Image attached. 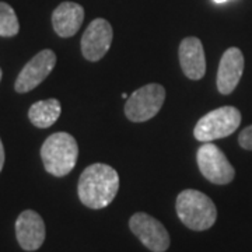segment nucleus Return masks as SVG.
<instances>
[{
	"mask_svg": "<svg viewBox=\"0 0 252 252\" xmlns=\"http://www.w3.org/2000/svg\"><path fill=\"white\" fill-rule=\"evenodd\" d=\"M241 124V112L235 107H220L198 121L193 129L195 139L209 143L234 133Z\"/></svg>",
	"mask_w": 252,
	"mask_h": 252,
	"instance_id": "20e7f679",
	"label": "nucleus"
},
{
	"mask_svg": "<svg viewBox=\"0 0 252 252\" xmlns=\"http://www.w3.org/2000/svg\"><path fill=\"white\" fill-rule=\"evenodd\" d=\"M177 215L189 230L206 231L217 220V209L213 200L196 189H185L177 196Z\"/></svg>",
	"mask_w": 252,
	"mask_h": 252,
	"instance_id": "f03ea898",
	"label": "nucleus"
},
{
	"mask_svg": "<svg viewBox=\"0 0 252 252\" xmlns=\"http://www.w3.org/2000/svg\"><path fill=\"white\" fill-rule=\"evenodd\" d=\"M20 23L14 9L7 3L0 1V36H14L17 35Z\"/></svg>",
	"mask_w": 252,
	"mask_h": 252,
	"instance_id": "2eb2a0df",
	"label": "nucleus"
},
{
	"mask_svg": "<svg viewBox=\"0 0 252 252\" xmlns=\"http://www.w3.org/2000/svg\"><path fill=\"white\" fill-rule=\"evenodd\" d=\"M112 38L114 32L108 21L104 18H95L81 36L83 56L90 62L102 59L111 48Z\"/></svg>",
	"mask_w": 252,
	"mask_h": 252,
	"instance_id": "1a4fd4ad",
	"label": "nucleus"
},
{
	"mask_svg": "<svg viewBox=\"0 0 252 252\" xmlns=\"http://www.w3.org/2000/svg\"><path fill=\"white\" fill-rule=\"evenodd\" d=\"M1 76H3V72H1V67H0V81H1Z\"/></svg>",
	"mask_w": 252,
	"mask_h": 252,
	"instance_id": "6ab92c4d",
	"label": "nucleus"
},
{
	"mask_svg": "<svg viewBox=\"0 0 252 252\" xmlns=\"http://www.w3.org/2000/svg\"><path fill=\"white\" fill-rule=\"evenodd\" d=\"M129 228L152 252H165L170 248V234L161 221L153 216L139 212L129 220Z\"/></svg>",
	"mask_w": 252,
	"mask_h": 252,
	"instance_id": "0eeeda50",
	"label": "nucleus"
},
{
	"mask_svg": "<svg viewBox=\"0 0 252 252\" xmlns=\"http://www.w3.org/2000/svg\"><path fill=\"white\" fill-rule=\"evenodd\" d=\"M216 3H224V1H227V0H215Z\"/></svg>",
	"mask_w": 252,
	"mask_h": 252,
	"instance_id": "a211bd4d",
	"label": "nucleus"
},
{
	"mask_svg": "<svg viewBox=\"0 0 252 252\" xmlns=\"http://www.w3.org/2000/svg\"><path fill=\"white\" fill-rule=\"evenodd\" d=\"M244 72V55L238 48H228L219 64L217 89L221 94L228 95L235 90Z\"/></svg>",
	"mask_w": 252,
	"mask_h": 252,
	"instance_id": "9b49d317",
	"label": "nucleus"
},
{
	"mask_svg": "<svg viewBox=\"0 0 252 252\" xmlns=\"http://www.w3.org/2000/svg\"><path fill=\"white\" fill-rule=\"evenodd\" d=\"M238 143L245 150H252V125L245 127L238 136Z\"/></svg>",
	"mask_w": 252,
	"mask_h": 252,
	"instance_id": "dca6fc26",
	"label": "nucleus"
},
{
	"mask_svg": "<svg viewBox=\"0 0 252 252\" xmlns=\"http://www.w3.org/2000/svg\"><path fill=\"white\" fill-rule=\"evenodd\" d=\"M199 170L209 182L216 185H227L234 180L235 170L225 154L212 142L203 143L196 154Z\"/></svg>",
	"mask_w": 252,
	"mask_h": 252,
	"instance_id": "423d86ee",
	"label": "nucleus"
},
{
	"mask_svg": "<svg viewBox=\"0 0 252 252\" xmlns=\"http://www.w3.org/2000/svg\"><path fill=\"white\" fill-rule=\"evenodd\" d=\"M165 99V89L161 84L152 83L132 93L125 104V115L132 122H146L154 118L161 109Z\"/></svg>",
	"mask_w": 252,
	"mask_h": 252,
	"instance_id": "39448f33",
	"label": "nucleus"
},
{
	"mask_svg": "<svg viewBox=\"0 0 252 252\" xmlns=\"http://www.w3.org/2000/svg\"><path fill=\"white\" fill-rule=\"evenodd\" d=\"M119 189V175L111 165L95 162L81 172L77 185L80 202L90 209H104L112 203Z\"/></svg>",
	"mask_w": 252,
	"mask_h": 252,
	"instance_id": "f257e3e1",
	"label": "nucleus"
},
{
	"mask_svg": "<svg viewBox=\"0 0 252 252\" xmlns=\"http://www.w3.org/2000/svg\"><path fill=\"white\" fill-rule=\"evenodd\" d=\"M79 157L76 139L66 132L54 133L41 147V158L45 170L54 177H64L72 171Z\"/></svg>",
	"mask_w": 252,
	"mask_h": 252,
	"instance_id": "7ed1b4c3",
	"label": "nucleus"
},
{
	"mask_svg": "<svg viewBox=\"0 0 252 252\" xmlns=\"http://www.w3.org/2000/svg\"><path fill=\"white\" fill-rule=\"evenodd\" d=\"M3 165H4V147L0 140V171L3 170Z\"/></svg>",
	"mask_w": 252,
	"mask_h": 252,
	"instance_id": "f3484780",
	"label": "nucleus"
},
{
	"mask_svg": "<svg viewBox=\"0 0 252 252\" xmlns=\"http://www.w3.org/2000/svg\"><path fill=\"white\" fill-rule=\"evenodd\" d=\"M45 223L34 210H24L16 220V237L24 251H36L45 241Z\"/></svg>",
	"mask_w": 252,
	"mask_h": 252,
	"instance_id": "9d476101",
	"label": "nucleus"
},
{
	"mask_svg": "<svg viewBox=\"0 0 252 252\" xmlns=\"http://www.w3.org/2000/svg\"><path fill=\"white\" fill-rule=\"evenodd\" d=\"M56 64V55L51 49H44L30 61L18 73L14 89L17 93H28L38 87L51 74Z\"/></svg>",
	"mask_w": 252,
	"mask_h": 252,
	"instance_id": "6e6552de",
	"label": "nucleus"
},
{
	"mask_svg": "<svg viewBox=\"0 0 252 252\" xmlns=\"http://www.w3.org/2000/svg\"><path fill=\"white\" fill-rule=\"evenodd\" d=\"M180 63L184 74L190 80H200L206 73V58L200 39L188 36L180 44Z\"/></svg>",
	"mask_w": 252,
	"mask_h": 252,
	"instance_id": "f8f14e48",
	"label": "nucleus"
},
{
	"mask_svg": "<svg viewBox=\"0 0 252 252\" xmlns=\"http://www.w3.org/2000/svg\"><path fill=\"white\" fill-rule=\"evenodd\" d=\"M84 20V9L79 3L63 1L52 13V27L55 32L62 38L73 36Z\"/></svg>",
	"mask_w": 252,
	"mask_h": 252,
	"instance_id": "ddd939ff",
	"label": "nucleus"
},
{
	"mask_svg": "<svg viewBox=\"0 0 252 252\" xmlns=\"http://www.w3.org/2000/svg\"><path fill=\"white\" fill-rule=\"evenodd\" d=\"M61 112H62V108L58 99H42V101H36L31 105V108L28 111V118L34 126L46 129V127H51L59 119Z\"/></svg>",
	"mask_w": 252,
	"mask_h": 252,
	"instance_id": "4468645a",
	"label": "nucleus"
}]
</instances>
